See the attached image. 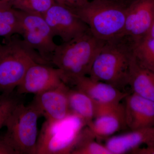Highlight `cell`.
<instances>
[{
  "label": "cell",
  "instance_id": "cell-26",
  "mask_svg": "<svg viewBox=\"0 0 154 154\" xmlns=\"http://www.w3.org/2000/svg\"><path fill=\"white\" fill-rule=\"evenodd\" d=\"M103 1H107L118 4L120 5L124 6L128 8L135 0H103Z\"/></svg>",
  "mask_w": 154,
  "mask_h": 154
},
{
  "label": "cell",
  "instance_id": "cell-16",
  "mask_svg": "<svg viewBox=\"0 0 154 154\" xmlns=\"http://www.w3.org/2000/svg\"><path fill=\"white\" fill-rule=\"evenodd\" d=\"M133 93L154 101V72L140 65L134 55L128 80Z\"/></svg>",
  "mask_w": 154,
  "mask_h": 154
},
{
  "label": "cell",
  "instance_id": "cell-14",
  "mask_svg": "<svg viewBox=\"0 0 154 154\" xmlns=\"http://www.w3.org/2000/svg\"><path fill=\"white\" fill-rule=\"evenodd\" d=\"M73 85L98 104L120 103L128 93L120 91L107 83L97 81L88 75L78 78Z\"/></svg>",
  "mask_w": 154,
  "mask_h": 154
},
{
  "label": "cell",
  "instance_id": "cell-4",
  "mask_svg": "<svg viewBox=\"0 0 154 154\" xmlns=\"http://www.w3.org/2000/svg\"><path fill=\"white\" fill-rule=\"evenodd\" d=\"M127 8L103 0H91L75 11L88 25L94 36L104 42L121 36L124 31Z\"/></svg>",
  "mask_w": 154,
  "mask_h": 154
},
{
  "label": "cell",
  "instance_id": "cell-24",
  "mask_svg": "<svg viewBox=\"0 0 154 154\" xmlns=\"http://www.w3.org/2000/svg\"><path fill=\"white\" fill-rule=\"evenodd\" d=\"M0 154H16L2 137H0Z\"/></svg>",
  "mask_w": 154,
  "mask_h": 154
},
{
  "label": "cell",
  "instance_id": "cell-17",
  "mask_svg": "<svg viewBox=\"0 0 154 154\" xmlns=\"http://www.w3.org/2000/svg\"><path fill=\"white\" fill-rule=\"evenodd\" d=\"M70 114L75 116L88 126L94 120L96 114V102L84 92L69 88L68 91Z\"/></svg>",
  "mask_w": 154,
  "mask_h": 154
},
{
  "label": "cell",
  "instance_id": "cell-7",
  "mask_svg": "<svg viewBox=\"0 0 154 154\" xmlns=\"http://www.w3.org/2000/svg\"><path fill=\"white\" fill-rule=\"evenodd\" d=\"M19 11L18 34L28 46L49 64L57 46L54 34L44 17L38 14Z\"/></svg>",
  "mask_w": 154,
  "mask_h": 154
},
{
  "label": "cell",
  "instance_id": "cell-20",
  "mask_svg": "<svg viewBox=\"0 0 154 154\" xmlns=\"http://www.w3.org/2000/svg\"><path fill=\"white\" fill-rule=\"evenodd\" d=\"M134 55L140 65L154 72V38L145 37L135 43Z\"/></svg>",
  "mask_w": 154,
  "mask_h": 154
},
{
  "label": "cell",
  "instance_id": "cell-25",
  "mask_svg": "<svg viewBox=\"0 0 154 154\" xmlns=\"http://www.w3.org/2000/svg\"><path fill=\"white\" fill-rule=\"evenodd\" d=\"M132 153L137 154H154V145L146 146L143 148L139 147L131 152Z\"/></svg>",
  "mask_w": 154,
  "mask_h": 154
},
{
  "label": "cell",
  "instance_id": "cell-23",
  "mask_svg": "<svg viewBox=\"0 0 154 154\" xmlns=\"http://www.w3.org/2000/svg\"><path fill=\"white\" fill-rule=\"evenodd\" d=\"M91 0H54L55 3L69 9L73 12L82 8Z\"/></svg>",
  "mask_w": 154,
  "mask_h": 154
},
{
  "label": "cell",
  "instance_id": "cell-22",
  "mask_svg": "<svg viewBox=\"0 0 154 154\" xmlns=\"http://www.w3.org/2000/svg\"><path fill=\"white\" fill-rule=\"evenodd\" d=\"M14 92L0 94V129L5 126L9 116L17 105L21 103Z\"/></svg>",
  "mask_w": 154,
  "mask_h": 154
},
{
  "label": "cell",
  "instance_id": "cell-19",
  "mask_svg": "<svg viewBox=\"0 0 154 154\" xmlns=\"http://www.w3.org/2000/svg\"><path fill=\"white\" fill-rule=\"evenodd\" d=\"M94 137H95L91 133L88 128L81 131L71 154H111L106 146L94 141Z\"/></svg>",
  "mask_w": 154,
  "mask_h": 154
},
{
  "label": "cell",
  "instance_id": "cell-13",
  "mask_svg": "<svg viewBox=\"0 0 154 154\" xmlns=\"http://www.w3.org/2000/svg\"><path fill=\"white\" fill-rule=\"evenodd\" d=\"M125 100V123L130 130L154 126V101L133 93Z\"/></svg>",
  "mask_w": 154,
  "mask_h": 154
},
{
  "label": "cell",
  "instance_id": "cell-21",
  "mask_svg": "<svg viewBox=\"0 0 154 154\" xmlns=\"http://www.w3.org/2000/svg\"><path fill=\"white\" fill-rule=\"evenodd\" d=\"M55 3L54 0H19L12 6L19 11L43 16Z\"/></svg>",
  "mask_w": 154,
  "mask_h": 154
},
{
  "label": "cell",
  "instance_id": "cell-28",
  "mask_svg": "<svg viewBox=\"0 0 154 154\" xmlns=\"http://www.w3.org/2000/svg\"><path fill=\"white\" fill-rule=\"evenodd\" d=\"M19 1V0H0V3L9 4V5H12L13 3Z\"/></svg>",
  "mask_w": 154,
  "mask_h": 154
},
{
  "label": "cell",
  "instance_id": "cell-11",
  "mask_svg": "<svg viewBox=\"0 0 154 154\" xmlns=\"http://www.w3.org/2000/svg\"><path fill=\"white\" fill-rule=\"evenodd\" d=\"M96 114L88 128L95 137L110 136L126 126L124 105L121 103H96Z\"/></svg>",
  "mask_w": 154,
  "mask_h": 154
},
{
  "label": "cell",
  "instance_id": "cell-1",
  "mask_svg": "<svg viewBox=\"0 0 154 154\" xmlns=\"http://www.w3.org/2000/svg\"><path fill=\"white\" fill-rule=\"evenodd\" d=\"M134 43L125 36L105 42L95 57L88 76L122 91L128 85Z\"/></svg>",
  "mask_w": 154,
  "mask_h": 154
},
{
  "label": "cell",
  "instance_id": "cell-2",
  "mask_svg": "<svg viewBox=\"0 0 154 154\" xmlns=\"http://www.w3.org/2000/svg\"><path fill=\"white\" fill-rule=\"evenodd\" d=\"M105 42L89 30L57 45L50 63L60 71L64 82L73 85L78 78L88 75L95 57Z\"/></svg>",
  "mask_w": 154,
  "mask_h": 154
},
{
  "label": "cell",
  "instance_id": "cell-3",
  "mask_svg": "<svg viewBox=\"0 0 154 154\" xmlns=\"http://www.w3.org/2000/svg\"><path fill=\"white\" fill-rule=\"evenodd\" d=\"M17 35L0 43V94L14 92L33 63L49 64Z\"/></svg>",
  "mask_w": 154,
  "mask_h": 154
},
{
  "label": "cell",
  "instance_id": "cell-5",
  "mask_svg": "<svg viewBox=\"0 0 154 154\" xmlns=\"http://www.w3.org/2000/svg\"><path fill=\"white\" fill-rule=\"evenodd\" d=\"M42 116L33 102L28 106L21 102L11 113L6 122L7 131L3 138L16 154H36L37 123Z\"/></svg>",
  "mask_w": 154,
  "mask_h": 154
},
{
  "label": "cell",
  "instance_id": "cell-18",
  "mask_svg": "<svg viewBox=\"0 0 154 154\" xmlns=\"http://www.w3.org/2000/svg\"><path fill=\"white\" fill-rule=\"evenodd\" d=\"M19 11L11 5L0 3V36L5 38L18 34Z\"/></svg>",
  "mask_w": 154,
  "mask_h": 154
},
{
  "label": "cell",
  "instance_id": "cell-6",
  "mask_svg": "<svg viewBox=\"0 0 154 154\" xmlns=\"http://www.w3.org/2000/svg\"><path fill=\"white\" fill-rule=\"evenodd\" d=\"M82 125H85L72 115L60 121L46 119L37 139L36 154H71Z\"/></svg>",
  "mask_w": 154,
  "mask_h": 154
},
{
  "label": "cell",
  "instance_id": "cell-12",
  "mask_svg": "<svg viewBox=\"0 0 154 154\" xmlns=\"http://www.w3.org/2000/svg\"><path fill=\"white\" fill-rule=\"evenodd\" d=\"M69 88L67 85L63 82L35 95L33 102L46 119L60 121L71 115L68 98Z\"/></svg>",
  "mask_w": 154,
  "mask_h": 154
},
{
  "label": "cell",
  "instance_id": "cell-10",
  "mask_svg": "<svg viewBox=\"0 0 154 154\" xmlns=\"http://www.w3.org/2000/svg\"><path fill=\"white\" fill-rule=\"evenodd\" d=\"M154 20V0H135L127 9L122 36L137 42L145 38Z\"/></svg>",
  "mask_w": 154,
  "mask_h": 154
},
{
  "label": "cell",
  "instance_id": "cell-15",
  "mask_svg": "<svg viewBox=\"0 0 154 154\" xmlns=\"http://www.w3.org/2000/svg\"><path fill=\"white\" fill-rule=\"evenodd\" d=\"M154 145V126L143 128L108 139L105 146L111 154L131 152L142 145Z\"/></svg>",
  "mask_w": 154,
  "mask_h": 154
},
{
  "label": "cell",
  "instance_id": "cell-9",
  "mask_svg": "<svg viewBox=\"0 0 154 154\" xmlns=\"http://www.w3.org/2000/svg\"><path fill=\"white\" fill-rule=\"evenodd\" d=\"M64 82L60 71L48 64L35 63L30 66L17 88L18 95H36Z\"/></svg>",
  "mask_w": 154,
  "mask_h": 154
},
{
  "label": "cell",
  "instance_id": "cell-27",
  "mask_svg": "<svg viewBox=\"0 0 154 154\" xmlns=\"http://www.w3.org/2000/svg\"><path fill=\"white\" fill-rule=\"evenodd\" d=\"M145 37L154 38V20L152 24L151 27L149 30L148 33L147 34L146 36Z\"/></svg>",
  "mask_w": 154,
  "mask_h": 154
},
{
  "label": "cell",
  "instance_id": "cell-8",
  "mask_svg": "<svg viewBox=\"0 0 154 154\" xmlns=\"http://www.w3.org/2000/svg\"><path fill=\"white\" fill-rule=\"evenodd\" d=\"M55 36L70 41L90 30L74 12L55 3L43 15Z\"/></svg>",
  "mask_w": 154,
  "mask_h": 154
}]
</instances>
